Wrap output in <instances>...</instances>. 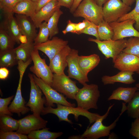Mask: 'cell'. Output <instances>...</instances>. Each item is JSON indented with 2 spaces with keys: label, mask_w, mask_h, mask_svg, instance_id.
Returning <instances> with one entry per match:
<instances>
[{
  "label": "cell",
  "mask_w": 139,
  "mask_h": 139,
  "mask_svg": "<svg viewBox=\"0 0 139 139\" xmlns=\"http://www.w3.org/2000/svg\"><path fill=\"white\" fill-rule=\"evenodd\" d=\"M122 52L133 55L139 58V37H131L128 39L126 47Z\"/></svg>",
  "instance_id": "d6a6232c"
},
{
  "label": "cell",
  "mask_w": 139,
  "mask_h": 139,
  "mask_svg": "<svg viewBox=\"0 0 139 139\" xmlns=\"http://www.w3.org/2000/svg\"><path fill=\"white\" fill-rule=\"evenodd\" d=\"M39 33L35 39L34 45L45 42L48 40L49 31L47 27V22H44L39 25Z\"/></svg>",
  "instance_id": "e575fe53"
},
{
  "label": "cell",
  "mask_w": 139,
  "mask_h": 139,
  "mask_svg": "<svg viewBox=\"0 0 139 139\" xmlns=\"http://www.w3.org/2000/svg\"><path fill=\"white\" fill-rule=\"evenodd\" d=\"M128 115L136 119L139 117V91H136L127 106Z\"/></svg>",
  "instance_id": "1f68e13d"
},
{
  "label": "cell",
  "mask_w": 139,
  "mask_h": 139,
  "mask_svg": "<svg viewBox=\"0 0 139 139\" xmlns=\"http://www.w3.org/2000/svg\"><path fill=\"white\" fill-rule=\"evenodd\" d=\"M31 58L33 65L30 67V71L51 86L53 73L46 64L45 59L42 58L40 56L39 50L34 49L32 53Z\"/></svg>",
  "instance_id": "9c48e42d"
},
{
  "label": "cell",
  "mask_w": 139,
  "mask_h": 139,
  "mask_svg": "<svg viewBox=\"0 0 139 139\" xmlns=\"http://www.w3.org/2000/svg\"><path fill=\"white\" fill-rule=\"evenodd\" d=\"M135 86L137 88L138 90L139 91V83L136 84L135 85Z\"/></svg>",
  "instance_id": "f907efd6"
},
{
  "label": "cell",
  "mask_w": 139,
  "mask_h": 139,
  "mask_svg": "<svg viewBox=\"0 0 139 139\" xmlns=\"http://www.w3.org/2000/svg\"><path fill=\"white\" fill-rule=\"evenodd\" d=\"M83 0H74L72 6L70 9V12L71 13H73L77 8Z\"/></svg>",
  "instance_id": "bcb514c9"
},
{
  "label": "cell",
  "mask_w": 139,
  "mask_h": 139,
  "mask_svg": "<svg viewBox=\"0 0 139 139\" xmlns=\"http://www.w3.org/2000/svg\"><path fill=\"white\" fill-rule=\"evenodd\" d=\"M136 73L138 74L139 75V70L137 71L136 72Z\"/></svg>",
  "instance_id": "816d5d0a"
},
{
  "label": "cell",
  "mask_w": 139,
  "mask_h": 139,
  "mask_svg": "<svg viewBox=\"0 0 139 139\" xmlns=\"http://www.w3.org/2000/svg\"><path fill=\"white\" fill-rule=\"evenodd\" d=\"M104 20L110 23L117 21L130 11L131 8L121 0H109L102 7Z\"/></svg>",
  "instance_id": "ba28073f"
},
{
  "label": "cell",
  "mask_w": 139,
  "mask_h": 139,
  "mask_svg": "<svg viewBox=\"0 0 139 139\" xmlns=\"http://www.w3.org/2000/svg\"><path fill=\"white\" fill-rule=\"evenodd\" d=\"M36 2L32 0H21L14 7L12 12L25 15L31 19L36 13Z\"/></svg>",
  "instance_id": "cb8c5ba5"
},
{
  "label": "cell",
  "mask_w": 139,
  "mask_h": 139,
  "mask_svg": "<svg viewBox=\"0 0 139 139\" xmlns=\"http://www.w3.org/2000/svg\"><path fill=\"white\" fill-rule=\"evenodd\" d=\"M60 7L58 1H53L41 8L31 19L36 28H39L43 21L47 22L54 12Z\"/></svg>",
  "instance_id": "d6986e66"
},
{
  "label": "cell",
  "mask_w": 139,
  "mask_h": 139,
  "mask_svg": "<svg viewBox=\"0 0 139 139\" xmlns=\"http://www.w3.org/2000/svg\"><path fill=\"white\" fill-rule=\"evenodd\" d=\"M36 83L39 86L45 96L46 107H55L54 103L64 105L75 107V103L68 101L63 94L58 92L42 80L33 74Z\"/></svg>",
  "instance_id": "8992f818"
},
{
  "label": "cell",
  "mask_w": 139,
  "mask_h": 139,
  "mask_svg": "<svg viewBox=\"0 0 139 139\" xmlns=\"http://www.w3.org/2000/svg\"><path fill=\"white\" fill-rule=\"evenodd\" d=\"M138 139H139V138H138Z\"/></svg>",
  "instance_id": "11a10c76"
},
{
  "label": "cell",
  "mask_w": 139,
  "mask_h": 139,
  "mask_svg": "<svg viewBox=\"0 0 139 139\" xmlns=\"http://www.w3.org/2000/svg\"><path fill=\"white\" fill-rule=\"evenodd\" d=\"M63 12L60 8L57 10L50 18L47 22V27L49 31L50 39H51L59 33L58 24L59 18Z\"/></svg>",
  "instance_id": "f546056e"
},
{
  "label": "cell",
  "mask_w": 139,
  "mask_h": 139,
  "mask_svg": "<svg viewBox=\"0 0 139 139\" xmlns=\"http://www.w3.org/2000/svg\"><path fill=\"white\" fill-rule=\"evenodd\" d=\"M57 108H54L51 107L44 108L41 114L45 115L48 114H52L56 115L59 121H65L72 124L73 123L68 118V116L70 114L74 116L75 119L77 121L80 116H84L89 120L90 124L94 122L101 116L97 113H93L88 110L77 107H71L57 104Z\"/></svg>",
  "instance_id": "6da1fadb"
},
{
  "label": "cell",
  "mask_w": 139,
  "mask_h": 139,
  "mask_svg": "<svg viewBox=\"0 0 139 139\" xmlns=\"http://www.w3.org/2000/svg\"><path fill=\"white\" fill-rule=\"evenodd\" d=\"M0 139H28L27 135L13 131L4 132L0 130Z\"/></svg>",
  "instance_id": "d590c367"
},
{
  "label": "cell",
  "mask_w": 139,
  "mask_h": 139,
  "mask_svg": "<svg viewBox=\"0 0 139 139\" xmlns=\"http://www.w3.org/2000/svg\"><path fill=\"white\" fill-rule=\"evenodd\" d=\"M68 138L69 139H83L81 135L71 136H69Z\"/></svg>",
  "instance_id": "681fc988"
},
{
  "label": "cell",
  "mask_w": 139,
  "mask_h": 139,
  "mask_svg": "<svg viewBox=\"0 0 139 139\" xmlns=\"http://www.w3.org/2000/svg\"><path fill=\"white\" fill-rule=\"evenodd\" d=\"M134 8L131 11L119 18L117 21L121 22L128 19H132L135 21V28L139 32V0H135Z\"/></svg>",
  "instance_id": "836d02e7"
},
{
  "label": "cell",
  "mask_w": 139,
  "mask_h": 139,
  "mask_svg": "<svg viewBox=\"0 0 139 139\" xmlns=\"http://www.w3.org/2000/svg\"><path fill=\"white\" fill-rule=\"evenodd\" d=\"M74 0H58V5L63 6L70 9L72 7L74 3Z\"/></svg>",
  "instance_id": "ee69618b"
},
{
  "label": "cell",
  "mask_w": 139,
  "mask_h": 139,
  "mask_svg": "<svg viewBox=\"0 0 139 139\" xmlns=\"http://www.w3.org/2000/svg\"><path fill=\"white\" fill-rule=\"evenodd\" d=\"M100 60L99 56L93 54L87 56H79L78 58L79 65L82 73L87 76L90 72L99 64Z\"/></svg>",
  "instance_id": "44dd1931"
},
{
  "label": "cell",
  "mask_w": 139,
  "mask_h": 139,
  "mask_svg": "<svg viewBox=\"0 0 139 139\" xmlns=\"http://www.w3.org/2000/svg\"><path fill=\"white\" fill-rule=\"evenodd\" d=\"M113 63L114 67L120 71L134 72L139 70V58L133 54L122 52Z\"/></svg>",
  "instance_id": "2e32d148"
},
{
  "label": "cell",
  "mask_w": 139,
  "mask_h": 139,
  "mask_svg": "<svg viewBox=\"0 0 139 139\" xmlns=\"http://www.w3.org/2000/svg\"><path fill=\"white\" fill-rule=\"evenodd\" d=\"M16 43L7 33L2 22L0 25V51L14 48Z\"/></svg>",
  "instance_id": "83f0119b"
},
{
  "label": "cell",
  "mask_w": 139,
  "mask_h": 139,
  "mask_svg": "<svg viewBox=\"0 0 139 139\" xmlns=\"http://www.w3.org/2000/svg\"><path fill=\"white\" fill-rule=\"evenodd\" d=\"M9 71L7 67H1L0 68V79L5 80L8 77L9 74Z\"/></svg>",
  "instance_id": "f6af8a7d"
},
{
  "label": "cell",
  "mask_w": 139,
  "mask_h": 139,
  "mask_svg": "<svg viewBox=\"0 0 139 139\" xmlns=\"http://www.w3.org/2000/svg\"><path fill=\"white\" fill-rule=\"evenodd\" d=\"M14 49L0 51V67H11L18 64Z\"/></svg>",
  "instance_id": "f1b7e54d"
},
{
  "label": "cell",
  "mask_w": 139,
  "mask_h": 139,
  "mask_svg": "<svg viewBox=\"0 0 139 139\" xmlns=\"http://www.w3.org/2000/svg\"><path fill=\"white\" fill-rule=\"evenodd\" d=\"M71 48L67 45L57 53L50 61L49 66L54 73L60 74L64 73L68 66L67 57Z\"/></svg>",
  "instance_id": "ac0fdd59"
},
{
  "label": "cell",
  "mask_w": 139,
  "mask_h": 139,
  "mask_svg": "<svg viewBox=\"0 0 139 139\" xmlns=\"http://www.w3.org/2000/svg\"><path fill=\"white\" fill-rule=\"evenodd\" d=\"M100 96L98 85L86 83L82 88L79 89L75 100L79 107L88 110L91 109H98L97 103Z\"/></svg>",
  "instance_id": "3957f363"
},
{
  "label": "cell",
  "mask_w": 139,
  "mask_h": 139,
  "mask_svg": "<svg viewBox=\"0 0 139 139\" xmlns=\"http://www.w3.org/2000/svg\"><path fill=\"white\" fill-rule=\"evenodd\" d=\"M5 19L3 23L7 33L16 43L20 44L21 43V36L20 31L15 17L13 13H4Z\"/></svg>",
  "instance_id": "ffe728a7"
},
{
  "label": "cell",
  "mask_w": 139,
  "mask_h": 139,
  "mask_svg": "<svg viewBox=\"0 0 139 139\" xmlns=\"http://www.w3.org/2000/svg\"><path fill=\"white\" fill-rule=\"evenodd\" d=\"M20 44L14 49L16 57L18 60L26 62L31 58L32 52L34 48V42L27 41Z\"/></svg>",
  "instance_id": "d4e9b609"
},
{
  "label": "cell",
  "mask_w": 139,
  "mask_h": 139,
  "mask_svg": "<svg viewBox=\"0 0 139 139\" xmlns=\"http://www.w3.org/2000/svg\"><path fill=\"white\" fill-rule=\"evenodd\" d=\"M99 6H102L105 3L109 0H93Z\"/></svg>",
  "instance_id": "7dc6e473"
},
{
  "label": "cell",
  "mask_w": 139,
  "mask_h": 139,
  "mask_svg": "<svg viewBox=\"0 0 139 139\" xmlns=\"http://www.w3.org/2000/svg\"><path fill=\"white\" fill-rule=\"evenodd\" d=\"M26 69L25 67L23 66L19 67L18 68L20 76L18 85L14 99L8 107L11 112L17 114L19 116L21 114L24 115L31 110L30 108L25 106L26 102L22 96L21 91L23 77Z\"/></svg>",
  "instance_id": "7c38bea8"
},
{
  "label": "cell",
  "mask_w": 139,
  "mask_h": 139,
  "mask_svg": "<svg viewBox=\"0 0 139 139\" xmlns=\"http://www.w3.org/2000/svg\"><path fill=\"white\" fill-rule=\"evenodd\" d=\"M91 22L85 19L81 22L76 23L75 30L73 33H74L77 32L79 31L82 30L88 26L90 23Z\"/></svg>",
  "instance_id": "b9f144b4"
},
{
  "label": "cell",
  "mask_w": 139,
  "mask_h": 139,
  "mask_svg": "<svg viewBox=\"0 0 139 139\" xmlns=\"http://www.w3.org/2000/svg\"><path fill=\"white\" fill-rule=\"evenodd\" d=\"M14 96V95H12L5 98H0V114H5L11 116L13 115V113L9 110L8 106Z\"/></svg>",
  "instance_id": "f35d334b"
},
{
  "label": "cell",
  "mask_w": 139,
  "mask_h": 139,
  "mask_svg": "<svg viewBox=\"0 0 139 139\" xmlns=\"http://www.w3.org/2000/svg\"><path fill=\"white\" fill-rule=\"evenodd\" d=\"M28 76L30 84V90L29 99L25 106L30 108L35 115L40 117L44 108L45 97L42 98V92L34 81L33 74L29 73Z\"/></svg>",
  "instance_id": "30bf717a"
},
{
  "label": "cell",
  "mask_w": 139,
  "mask_h": 139,
  "mask_svg": "<svg viewBox=\"0 0 139 139\" xmlns=\"http://www.w3.org/2000/svg\"><path fill=\"white\" fill-rule=\"evenodd\" d=\"M78 50L71 49L67 57L68 69V76L75 79L83 85L89 81L88 77L84 75L80 69L78 63Z\"/></svg>",
  "instance_id": "5bb4252c"
},
{
  "label": "cell",
  "mask_w": 139,
  "mask_h": 139,
  "mask_svg": "<svg viewBox=\"0 0 139 139\" xmlns=\"http://www.w3.org/2000/svg\"><path fill=\"white\" fill-rule=\"evenodd\" d=\"M70 78L64 73L60 74L54 73L51 86L66 98L75 99L80 89L76 85V82Z\"/></svg>",
  "instance_id": "52a82bcc"
},
{
  "label": "cell",
  "mask_w": 139,
  "mask_h": 139,
  "mask_svg": "<svg viewBox=\"0 0 139 139\" xmlns=\"http://www.w3.org/2000/svg\"><path fill=\"white\" fill-rule=\"evenodd\" d=\"M88 40L96 43L99 49L104 55L105 59L112 58L113 63L126 48L127 43V40L124 39L115 40L111 39L102 41L89 38Z\"/></svg>",
  "instance_id": "5b68a950"
},
{
  "label": "cell",
  "mask_w": 139,
  "mask_h": 139,
  "mask_svg": "<svg viewBox=\"0 0 139 139\" xmlns=\"http://www.w3.org/2000/svg\"><path fill=\"white\" fill-rule=\"evenodd\" d=\"M121 0L125 4L129 6L132 5L135 2V0Z\"/></svg>",
  "instance_id": "c3c4849f"
},
{
  "label": "cell",
  "mask_w": 139,
  "mask_h": 139,
  "mask_svg": "<svg viewBox=\"0 0 139 139\" xmlns=\"http://www.w3.org/2000/svg\"><path fill=\"white\" fill-rule=\"evenodd\" d=\"M19 127L16 132L27 135L32 131L46 127L48 121L40 116L38 117L33 114L29 115L19 120Z\"/></svg>",
  "instance_id": "4fadbf2b"
},
{
  "label": "cell",
  "mask_w": 139,
  "mask_h": 139,
  "mask_svg": "<svg viewBox=\"0 0 139 139\" xmlns=\"http://www.w3.org/2000/svg\"><path fill=\"white\" fill-rule=\"evenodd\" d=\"M73 15L75 17H83L97 25L104 20L102 7L93 0H83Z\"/></svg>",
  "instance_id": "277c9868"
},
{
  "label": "cell",
  "mask_w": 139,
  "mask_h": 139,
  "mask_svg": "<svg viewBox=\"0 0 139 139\" xmlns=\"http://www.w3.org/2000/svg\"><path fill=\"white\" fill-rule=\"evenodd\" d=\"M76 23L72 22L70 20H69L67 22V24L65 29L62 31V33L64 34L71 32L73 33L75 30Z\"/></svg>",
  "instance_id": "60d3db41"
},
{
  "label": "cell",
  "mask_w": 139,
  "mask_h": 139,
  "mask_svg": "<svg viewBox=\"0 0 139 139\" xmlns=\"http://www.w3.org/2000/svg\"><path fill=\"white\" fill-rule=\"evenodd\" d=\"M49 128L45 127L32 131L28 135L29 139H55L63 134L62 132H53L49 131Z\"/></svg>",
  "instance_id": "484cf974"
},
{
  "label": "cell",
  "mask_w": 139,
  "mask_h": 139,
  "mask_svg": "<svg viewBox=\"0 0 139 139\" xmlns=\"http://www.w3.org/2000/svg\"><path fill=\"white\" fill-rule=\"evenodd\" d=\"M99 37L101 40H108L112 39L114 31L109 23L104 20L98 25Z\"/></svg>",
  "instance_id": "4dcf8cb0"
},
{
  "label": "cell",
  "mask_w": 139,
  "mask_h": 139,
  "mask_svg": "<svg viewBox=\"0 0 139 139\" xmlns=\"http://www.w3.org/2000/svg\"><path fill=\"white\" fill-rule=\"evenodd\" d=\"M32 0L34 2H36L37 0Z\"/></svg>",
  "instance_id": "f5cc1de1"
},
{
  "label": "cell",
  "mask_w": 139,
  "mask_h": 139,
  "mask_svg": "<svg viewBox=\"0 0 139 139\" xmlns=\"http://www.w3.org/2000/svg\"><path fill=\"white\" fill-rule=\"evenodd\" d=\"M137 88L119 87L114 90L108 98V101L112 100L124 101L128 103L132 98L136 92L138 91Z\"/></svg>",
  "instance_id": "603a6c76"
},
{
  "label": "cell",
  "mask_w": 139,
  "mask_h": 139,
  "mask_svg": "<svg viewBox=\"0 0 139 139\" xmlns=\"http://www.w3.org/2000/svg\"><path fill=\"white\" fill-rule=\"evenodd\" d=\"M19 127V120L14 119L9 115L0 114V130L4 132L17 131Z\"/></svg>",
  "instance_id": "4316f807"
},
{
  "label": "cell",
  "mask_w": 139,
  "mask_h": 139,
  "mask_svg": "<svg viewBox=\"0 0 139 139\" xmlns=\"http://www.w3.org/2000/svg\"><path fill=\"white\" fill-rule=\"evenodd\" d=\"M134 74L130 71H120L113 76H104L101 78V81L104 85L113 84L116 82L130 84L136 81L132 76Z\"/></svg>",
  "instance_id": "7402d4cb"
},
{
  "label": "cell",
  "mask_w": 139,
  "mask_h": 139,
  "mask_svg": "<svg viewBox=\"0 0 139 139\" xmlns=\"http://www.w3.org/2000/svg\"><path fill=\"white\" fill-rule=\"evenodd\" d=\"M21 0H2L0 1V7L4 13L13 12V8Z\"/></svg>",
  "instance_id": "74e56055"
},
{
  "label": "cell",
  "mask_w": 139,
  "mask_h": 139,
  "mask_svg": "<svg viewBox=\"0 0 139 139\" xmlns=\"http://www.w3.org/2000/svg\"><path fill=\"white\" fill-rule=\"evenodd\" d=\"M68 41L53 37L51 40L46 41L34 45V48L45 54L48 57L49 61L61 50L68 45Z\"/></svg>",
  "instance_id": "9a60e30c"
},
{
  "label": "cell",
  "mask_w": 139,
  "mask_h": 139,
  "mask_svg": "<svg viewBox=\"0 0 139 139\" xmlns=\"http://www.w3.org/2000/svg\"><path fill=\"white\" fill-rule=\"evenodd\" d=\"M135 23V21L131 19L109 23L114 33L112 39L115 40L127 37H139V32L133 27Z\"/></svg>",
  "instance_id": "8fae6325"
},
{
  "label": "cell",
  "mask_w": 139,
  "mask_h": 139,
  "mask_svg": "<svg viewBox=\"0 0 139 139\" xmlns=\"http://www.w3.org/2000/svg\"><path fill=\"white\" fill-rule=\"evenodd\" d=\"M15 16L22 35L27 41L34 42L37 34L36 28L31 20L23 15L15 14Z\"/></svg>",
  "instance_id": "e0dca14e"
},
{
  "label": "cell",
  "mask_w": 139,
  "mask_h": 139,
  "mask_svg": "<svg viewBox=\"0 0 139 139\" xmlns=\"http://www.w3.org/2000/svg\"><path fill=\"white\" fill-rule=\"evenodd\" d=\"M129 133L133 136L139 138V117L135 119L132 123Z\"/></svg>",
  "instance_id": "ab89813d"
},
{
  "label": "cell",
  "mask_w": 139,
  "mask_h": 139,
  "mask_svg": "<svg viewBox=\"0 0 139 139\" xmlns=\"http://www.w3.org/2000/svg\"><path fill=\"white\" fill-rule=\"evenodd\" d=\"M2 0H0V1H1Z\"/></svg>",
  "instance_id": "db71d44e"
},
{
  "label": "cell",
  "mask_w": 139,
  "mask_h": 139,
  "mask_svg": "<svg viewBox=\"0 0 139 139\" xmlns=\"http://www.w3.org/2000/svg\"><path fill=\"white\" fill-rule=\"evenodd\" d=\"M98 28V25L91 22L90 24L86 27L81 31L76 32L75 33L78 34L84 33L91 35L94 36L96 39L100 40Z\"/></svg>",
  "instance_id": "8d00e7d4"
},
{
  "label": "cell",
  "mask_w": 139,
  "mask_h": 139,
  "mask_svg": "<svg viewBox=\"0 0 139 139\" xmlns=\"http://www.w3.org/2000/svg\"><path fill=\"white\" fill-rule=\"evenodd\" d=\"M114 105V104L110 106L105 114L101 116L91 126L87 128L81 135L83 139H98L100 137L109 136L110 131L116 126L117 122L120 116L125 111L127 110L126 103H123L121 112L118 117L110 125L108 126L105 125L102 123L103 121L108 116L110 110Z\"/></svg>",
  "instance_id": "7a4b0ae2"
},
{
  "label": "cell",
  "mask_w": 139,
  "mask_h": 139,
  "mask_svg": "<svg viewBox=\"0 0 139 139\" xmlns=\"http://www.w3.org/2000/svg\"><path fill=\"white\" fill-rule=\"evenodd\" d=\"M58 0H37L36 2V13L46 4L53 1Z\"/></svg>",
  "instance_id": "7bdbcfd3"
}]
</instances>
